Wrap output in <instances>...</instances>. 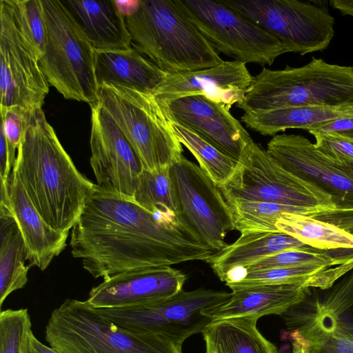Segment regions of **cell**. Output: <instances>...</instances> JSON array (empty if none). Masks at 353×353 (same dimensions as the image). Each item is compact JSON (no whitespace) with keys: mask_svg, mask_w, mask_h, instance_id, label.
Here are the masks:
<instances>
[{"mask_svg":"<svg viewBox=\"0 0 353 353\" xmlns=\"http://www.w3.org/2000/svg\"><path fill=\"white\" fill-rule=\"evenodd\" d=\"M279 232L320 250L353 248V234L332 224L305 215L285 213L277 219Z\"/></svg>","mask_w":353,"mask_h":353,"instance_id":"28","label":"cell"},{"mask_svg":"<svg viewBox=\"0 0 353 353\" xmlns=\"http://www.w3.org/2000/svg\"><path fill=\"white\" fill-rule=\"evenodd\" d=\"M353 118V102L336 105H310L264 112H244L241 121L263 136H275L288 129L308 131L321 125Z\"/></svg>","mask_w":353,"mask_h":353,"instance_id":"25","label":"cell"},{"mask_svg":"<svg viewBox=\"0 0 353 353\" xmlns=\"http://www.w3.org/2000/svg\"><path fill=\"white\" fill-rule=\"evenodd\" d=\"M125 19L132 48L166 74L207 69L223 61L177 0H140Z\"/></svg>","mask_w":353,"mask_h":353,"instance_id":"3","label":"cell"},{"mask_svg":"<svg viewBox=\"0 0 353 353\" xmlns=\"http://www.w3.org/2000/svg\"><path fill=\"white\" fill-rule=\"evenodd\" d=\"M308 131L332 134L353 140V118L334 120Z\"/></svg>","mask_w":353,"mask_h":353,"instance_id":"40","label":"cell"},{"mask_svg":"<svg viewBox=\"0 0 353 353\" xmlns=\"http://www.w3.org/2000/svg\"><path fill=\"white\" fill-rule=\"evenodd\" d=\"M314 138V146L325 157L339 162H353V140L327 133L308 131Z\"/></svg>","mask_w":353,"mask_h":353,"instance_id":"38","label":"cell"},{"mask_svg":"<svg viewBox=\"0 0 353 353\" xmlns=\"http://www.w3.org/2000/svg\"><path fill=\"white\" fill-rule=\"evenodd\" d=\"M253 78L245 63L223 61L207 69L166 74L153 95L159 101L203 95L230 109L243 100Z\"/></svg>","mask_w":353,"mask_h":353,"instance_id":"19","label":"cell"},{"mask_svg":"<svg viewBox=\"0 0 353 353\" xmlns=\"http://www.w3.org/2000/svg\"><path fill=\"white\" fill-rule=\"evenodd\" d=\"M19 28L32 46L39 59L46 41V26L41 0H8Z\"/></svg>","mask_w":353,"mask_h":353,"instance_id":"33","label":"cell"},{"mask_svg":"<svg viewBox=\"0 0 353 353\" xmlns=\"http://www.w3.org/2000/svg\"><path fill=\"white\" fill-rule=\"evenodd\" d=\"M46 26L39 66L48 83L64 98L98 103L94 72L95 50L59 0H41Z\"/></svg>","mask_w":353,"mask_h":353,"instance_id":"6","label":"cell"},{"mask_svg":"<svg viewBox=\"0 0 353 353\" xmlns=\"http://www.w3.org/2000/svg\"><path fill=\"white\" fill-rule=\"evenodd\" d=\"M25 241L10 206L8 185L0 188V307L28 281L30 265Z\"/></svg>","mask_w":353,"mask_h":353,"instance_id":"24","label":"cell"},{"mask_svg":"<svg viewBox=\"0 0 353 353\" xmlns=\"http://www.w3.org/2000/svg\"><path fill=\"white\" fill-rule=\"evenodd\" d=\"M159 103L170 121L192 131L237 162L254 141L229 108L205 96H186Z\"/></svg>","mask_w":353,"mask_h":353,"instance_id":"17","label":"cell"},{"mask_svg":"<svg viewBox=\"0 0 353 353\" xmlns=\"http://www.w3.org/2000/svg\"><path fill=\"white\" fill-rule=\"evenodd\" d=\"M91 107L90 165L100 188L132 199L143 168L130 143L110 115Z\"/></svg>","mask_w":353,"mask_h":353,"instance_id":"15","label":"cell"},{"mask_svg":"<svg viewBox=\"0 0 353 353\" xmlns=\"http://www.w3.org/2000/svg\"><path fill=\"white\" fill-rule=\"evenodd\" d=\"M98 103L118 125L143 170L170 167L183 155L182 144L153 94L103 85L99 88Z\"/></svg>","mask_w":353,"mask_h":353,"instance_id":"7","label":"cell"},{"mask_svg":"<svg viewBox=\"0 0 353 353\" xmlns=\"http://www.w3.org/2000/svg\"><path fill=\"white\" fill-rule=\"evenodd\" d=\"M219 188L225 201L270 202L319 212L335 210L329 195L283 169L254 141L241 154L229 180Z\"/></svg>","mask_w":353,"mask_h":353,"instance_id":"8","label":"cell"},{"mask_svg":"<svg viewBox=\"0 0 353 353\" xmlns=\"http://www.w3.org/2000/svg\"><path fill=\"white\" fill-rule=\"evenodd\" d=\"M28 353H60L39 341L32 331L29 336Z\"/></svg>","mask_w":353,"mask_h":353,"instance_id":"41","label":"cell"},{"mask_svg":"<svg viewBox=\"0 0 353 353\" xmlns=\"http://www.w3.org/2000/svg\"><path fill=\"white\" fill-rule=\"evenodd\" d=\"M231 295L223 290L199 288L181 290L157 302L97 310L122 328L160 335L182 345L190 336L202 333L212 321L203 312L223 305Z\"/></svg>","mask_w":353,"mask_h":353,"instance_id":"10","label":"cell"},{"mask_svg":"<svg viewBox=\"0 0 353 353\" xmlns=\"http://www.w3.org/2000/svg\"><path fill=\"white\" fill-rule=\"evenodd\" d=\"M94 72L98 86L118 85L153 94L166 73L134 48L95 50Z\"/></svg>","mask_w":353,"mask_h":353,"instance_id":"22","label":"cell"},{"mask_svg":"<svg viewBox=\"0 0 353 353\" xmlns=\"http://www.w3.org/2000/svg\"><path fill=\"white\" fill-rule=\"evenodd\" d=\"M32 323L28 310L7 309L0 312V353H28Z\"/></svg>","mask_w":353,"mask_h":353,"instance_id":"34","label":"cell"},{"mask_svg":"<svg viewBox=\"0 0 353 353\" xmlns=\"http://www.w3.org/2000/svg\"><path fill=\"white\" fill-rule=\"evenodd\" d=\"M230 209L233 230L241 234L279 232L276 227L281 214L294 213L312 217L319 211L261 201H225Z\"/></svg>","mask_w":353,"mask_h":353,"instance_id":"29","label":"cell"},{"mask_svg":"<svg viewBox=\"0 0 353 353\" xmlns=\"http://www.w3.org/2000/svg\"><path fill=\"white\" fill-rule=\"evenodd\" d=\"M12 171L43 219L62 233L69 234L96 186L75 167L41 108L32 115Z\"/></svg>","mask_w":353,"mask_h":353,"instance_id":"2","label":"cell"},{"mask_svg":"<svg viewBox=\"0 0 353 353\" xmlns=\"http://www.w3.org/2000/svg\"><path fill=\"white\" fill-rule=\"evenodd\" d=\"M278 39L286 52L301 55L327 48L334 17L327 9L297 0H219Z\"/></svg>","mask_w":353,"mask_h":353,"instance_id":"11","label":"cell"},{"mask_svg":"<svg viewBox=\"0 0 353 353\" xmlns=\"http://www.w3.org/2000/svg\"><path fill=\"white\" fill-rule=\"evenodd\" d=\"M170 168V166L154 172L142 170L137 179L132 201L156 216L177 221L179 220Z\"/></svg>","mask_w":353,"mask_h":353,"instance_id":"30","label":"cell"},{"mask_svg":"<svg viewBox=\"0 0 353 353\" xmlns=\"http://www.w3.org/2000/svg\"><path fill=\"white\" fill-rule=\"evenodd\" d=\"M0 109H41L49 92L32 46L17 25L8 0L0 1Z\"/></svg>","mask_w":353,"mask_h":353,"instance_id":"14","label":"cell"},{"mask_svg":"<svg viewBox=\"0 0 353 353\" xmlns=\"http://www.w3.org/2000/svg\"><path fill=\"white\" fill-rule=\"evenodd\" d=\"M266 150L283 169L314 184L331 198L335 210L319 212L312 218L353 234V162L325 157L302 135L276 134Z\"/></svg>","mask_w":353,"mask_h":353,"instance_id":"9","label":"cell"},{"mask_svg":"<svg viewBox=\"0 0 353 353\" xmlns=\"http://www.w3.org/2000/svg\"><path fill=\"white\" fill-rule=\"evenodd\" d=\"M16 148L8 141L3 131L0 130V182L6 183L15 162Z\"/></svg>","mask_w":353,"mask_h":353,"instance_id":"39","label":"cell"},{"mask_svg":"<svg viewBox=\"0 0 353 353\" xmlns=\"http://www.w3.org/2000/svg\"><path fill=\"white\" fill-rule=\"evenodd\" d=\"M254 316L212 321L202 332L205 353H279L258 330Z\"/></svg>","mask_w":353,"mask_h":353,"instance_id":"27","label":"cell"},{"mask_svg":"<svg viewBox=\"0 0 353 353\" xmlns=\"http://www.w3.org/2000/svg\"><path fill=\"white\" fill-rule=\"evenodd\" d=\"M70 245L83 268L103 279L139 269L207 262L219 252L180 221L156 216L97 184L72 228Z\"/></svg>","mask_w":353,"mask_h":353,"instance_id":"1","label":"cell"},{"mask_svg":"<svg viewBox=\"0 0 353 353\" xmlns=\"http://www.w3.org/2000/svg\"><path fill=\"white\" fill-rule=\"evenodd\" d=\"M314 263L332 266V259L325 253L324 250L311 246L305 248L289 249L265 257L245 267L240 268L242 272L241 279L246 272H249Z\"/></svg>","mask_w":353,"mask_h":353,"instance_id":"35","label":"cell"},{"mask_svg":"<svg viewBox=\"0 0 353 353\" xmlns=\"http://www.w3.org/2000/svg\"><path fill=\"white\" fill-rule=\"evenodd\" d=\"M310 247L283 232L241 234L239 238L210 259L209 263L216 275L223 281L227 274L280 252Z\"/></svg>","mask_w":353,"mask_h":353,"instance_id":"26","label":"cell"},{"mask_svg":"<svg viewBox=\"0 0 353 353\" xmlns=\"http://www.w3.org/2000/svg\"><path fill=\"white\" fill-rule=\"evenodd\" d=\"M170 122L179 141L194 156L199 167L218 187L224 185L234 172L237 161L223 154L192 131Z\"/></svg>","mask_w":353,"mask_h":353,"instance_id":"31","label":"cell"},{"mask_svg":"<svg viewBox=\"0 0 353 353\" xmlns=\"http://www.w3.org/2000/svg\"><path fill=\"white\" fill-rule=\"evenodd\" d=\"M45 339L60 353H182L181 344L122 328L86 301L73 299L53 310Z\"/></svg>","mask_w":353,"mask_h":353,"instance_id":"5","label":"cell"},{"mask_svg":"<svg viewBox=\"0 0 353 353\" xmlns=\"http://www.w3.org/2000/svg\"><path fill=\"white\" fill-rule=\"evenodd\" d=\"M353 102V66L312 57L306 65L273 70L265 67L253 78L236 106L244 112Z\"/></svg>","mask_w":353,"mask_h":353,"instance_id":"4","label":"cell"},{"mask_svg":"<svg viewBox=\"0 0 353 353\" xmlns=\"http://www.w3.org/2000/svg\"><path fill=\"white\" fill-rule=\"evenodd\" d=\"M188 18L218 52L244 63L271 65L282 43L219 0H177Z\"/></svg>","mask_w":353,"mask_h":353,"instance_id":"12","label":"cell"},{"mask_svg":"<svg viewBox=\"0 0 353 353\" xmlns=\"http://www.w3.org/2000/svg\"><path fill=\"white\" fill-rule=\"evenodd\" d=\"M305 283L263 285L232 292L223 305L203 312L214 320L270 314L281 315L303 297Z\"/></svg>","mask_w":353,"mask_h":353,"instance_id":"23","label":"cell"},{"mask_svg":"<svg viewBox=\"0 0 353 353\" xmlns=\"http://www.w3.org/2000/svg\"><path fill=\"white\" fill-rule=\"evenodd\" d=\"M177 216L203 243L220 252L233 230L232 215L213 180L183 155L170 168Z\"/></svg>","mask_w":353,"mask_h":353,"instance_id":"13","label":"cell"},{"mask_svg":"<svg viewBox=\"0 0 353 353\" xmlns=\"http://www.w3.org/2000/svg\"><path fill=\"white\" fill-rule=\"evenodd\" d=\"M186 279L183 272L171 266L125 272L92 288L85 301L95 309L157 302L181 291Z\"/></svg>","mask_w":353,"mask_h":353,"instance_id":"18","label":"cell"},{"mask_svg":"<svg viewBox=\"0 0 353 353\" xmlns=\"http://www.w3.org/2000/svg\"><path fill=\"white\" fill-rule=\"evenodd\" d=\"M328 268V265L314 263L249 272L239 281L226 285L233 291L263 285L305 284L312 276Z\"/></svg>","mask_w":353,"mask_h":353,"instance_id":"32","label":"cell"},{"mask_svg":"<svg viewBox=\"0 0 353 353\" xmlns=\"http://www.w3.org/2000/svg\"><path fill=\"white\" fill-rule=\"evenodd\" d=\"M8 190L11 208L25 241L29 265L45 270L66 247L69 234L58 232L46 223L13 171Z\"/></svg>","mask_w":353,"mask_h":353,"instance_id":"20","label":"cell"},{"mask_svg":"<svg viewBox=\"0 0 353 353\" xmlns=\"http://www.w3.org/2000/svg\"><path fill=\"white\" fill-rule=\"evenodd\" d=\"M281 316L287 328L301 336L332 334L353 339V268L328 288L305 285L301 300Z\"/></svg>","mask_w":353,"mask_h":353,"instance_id":"16","label":"cell"},{"mask_svg":"<svg viewBox=\"0 0 353 353\" xmlns=\"http://www.w3.org/2000/svg\"><path fill=\"white\" fill-rule=\"evenodd\" d=\"M61 1L95 50H126L132 48L125 17L114 0Z\"/></svg>","mask_w":353,"mask_h":353,"instance_id":"21","label":"cell"},{"mask_svg":"<svg viewBox=\"0 0 353 353\" xmlns=\"http://www.w3.org/2000/svg\"><path fill=\"white\" fill-rule=\"evenodd\" d=\"M293 353H353V339L339 335L301 336L291 332Z\"/></svg>","mask_w":353,"mask_h":353,"instance_id":"36","label":"cell"},{"mask_svg":"<svg viewBox=\"0 0 353 353\" xmlns=\"http://www.w3.org/2000/svg\"><path fill=\"white\" fill-rule=\"evenodd\" d=\"M140 0H132V1H117L114 0L115 3L121 12V13L125 17L132 14L137 8L139 4Z\"/></svg>","mask_w":353,"mask_h":353,"instance_id":"42","label":"cell"},{"mask_svg":"<svg viewBox=\"0 0 353 353\" xmlns=\"http://www.w3.org/2000/svg\"><path fill=\"white\" fill-rule=\"evenodd\" d=\"M35 111H30L17 105L0 109L1 129L9 143L17 149Z\"/></svg>","mask_w":353,"mask_h":353,"instance_id":"37","label":"cell"}]
</instances>
